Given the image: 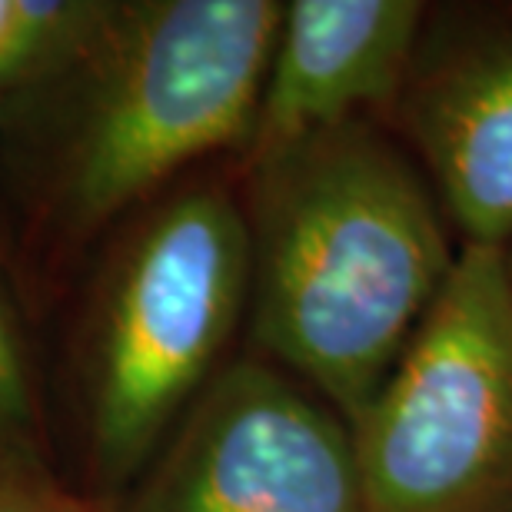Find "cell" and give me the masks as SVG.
Wrapping results in <instances>:
<instances>
[{"label":"cell","instance_id":"obj_3","mask_svg":"<svg viewBox=\"0 0 512 512\" xmlns=\"http://www.w3.org/2000/svg\"><path fill=\"white\" fill-rule=\"evenodd\" d=\"M366 512H512V280L463 243L433 310L350 423Z\"/></svg>","mask_w":512,"mask_h":512},{"label":"cell","instance_id":"obj_11","mask_svg":"<svg viewBox=\"0 0 512 512\" xmlns=\"http://www.w3.org/2000/svg\"><path fill=\"white\" fill-rule=\"evenodd\" d=\"M506 266H509V280H512V250L506 247Z\"/></svg>","mask_w":512,"mask_h":512},{"label":"cell","instance_id":"obj_10","mask_svg":"<svg viewBox=\"0 0 512 512\" xmlns=\"http://www.w3.org/2000/svg\"><path fill=\"white\" fill-rule=\"evenodd\" d=\"M0 512H67L54 496L30 483L27 473L0 466Z\"/></svg>","mask_w":512,"mask_h":512},{"label":"cell","instance_id":"obj_8","mask_svg":"<svg viewBox=\"0 0 512 512\" xmlns=\"http://www.w3.org/2000/svg\"><path fill=\"white\" fill-rule=\"evenodd\" d=\"M97 7L60 0H0V84H14L74 47Z\"/></svg>","mask_w":512,"mask_h":512},{"label":"cell","instance_id":"obj_9","mask_svg":"<svg viewBox=\"0 0 512 512\" xmlns=\"http://www.w3.org/2000/svg\"><path fill=\"white\" fill-rule=\"evenodd\" d=\"M37 449V409L17 326L0 296V466L27 473Z\"/></svg>","mask_w":512,"mask_h":512},{"label":"cell","instance_id":"obj_1","mask_svg":"<svg viewBox=\"0 0 512 512\" xmlns=\"http://www.w3.org/2000/svg\"><path fill=\"white\" fill-rule=\"evenodd\" d=\"M256 346L346 426L370 406L456 266L433 187L370 120L253 163Z\"/></svg>","mask_w":512,"mask_h":512},{"label":"cell","instance_id":"obj_2","mask_svg":"<svg viewBox=\"0 0 512 512\" xmlns=\"http://www.w3.org/2000/svg\"><path fill=\"white\" fill-rule=\"evenodd\" d=\"M247 210L220 183L177 193L127 243L100 320L90 386L94 459L130 483L217 376L250 310Z\"/></svg>","mask_w":512,"mask_h":512},{"label":"cell","instance_id":"obj_6","mask_svg":"<svg viewBox=\"0 0 512 512\" xmlns=\"http://www.w3.org/2000/svg\"><path fill=\"white\" fill-rule=\"evenodd\" d=\"M406 137L423 160L439 207L463 243H512V20L429 50L416 60L399 94Z\"/></svg>","mask_w":512,"mask_h":512},{"label":"cell","instance_id":"obj_7","mask_svg":"<svg viewBox=\"0 0 512 512\" xmlns=\"http://www.w3.org/2000/svg\"><path fill=\"white\" fill-rule=\"evenodd\" d=\"M423 27L426 7L416 0H296L283 7L247 147L250 167L396 104Z\"/></svg>","mask_w":512,"mask_h":512},{"label":"cell","instance_id":"obj_4","mask_svg":"<svg viewBox=\"0 0 512 512\" xmlns=\"http://www.w3.org/2000/svg\"><path fill=\"white\" fill-rule=\"evenodd\" d=\"M280 24L273 0L133 7L67 170L74 223H104L200 157L250 147Z\"/></svg>","mask_w":512,"mask_h":512},{"label":"cell","instance_id":"obj_5","mask_svg":"<svg viewBox=\"0 0 512 512\" xmlns=\"http://www.w3.org/2000/svg\"><path fill=\"white\" fill-rule=\"evenodd\" d=\"M124 512H366L350 426L280 366L213 376Z\"/></svg>","mask_w":512,"mask_h":512}]
</instances>
